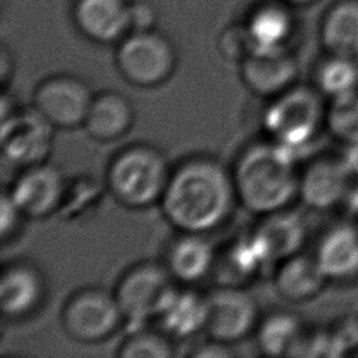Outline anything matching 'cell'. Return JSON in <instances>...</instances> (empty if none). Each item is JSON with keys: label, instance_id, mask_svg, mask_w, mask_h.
<instances>
[{"label": "cell", "instance_id": "cell-1", "mask_svg": "<svg viewBox=\"0 0 358 358\" xmlns=\"http://www.w3.org/2000/svg\"><path fill=\"white\" fill-rule=\"evenodd\" d=\"M236 203L232 172L213 157L194 155L172 168L159 207L179 232L208 234L228 220Z\"/></svg>", "mask_w": 358, "mask_h": 358}, {"label": "cell", "instance_id": "cell-2", "mask_svg": "<svg viewBox=\"0 0 358 358\" xmlns=\"http://www.w3.org/2000/svg\"><path fill=\"white\" fill-rule=\"evenodd\" d=\"M298 157L268 138L246 145L231 169L238 203L259 217L288 208L299 189Z\"/></svg>", "mask_w": 358, "mask_h": 358}, {"label": "cell", "instance_id": "cell-3", "mask_svg": "<svg viewBox=\"0 0 358 358\" xmlns=\"http://www.w3.org/2000/svg\"><path fill=\"white\" fill-rule=\"evenodd\" d=\"M171 173L168 158L158 147L136 143L110 158L105 172V185L120 206L144 210L159 204Z\"/></svg>", "mask_w": 358, "mask_h": 358}, {"label": "cell", "instance_id": "cell-4", "mask_svg": "<svg viewBox=\"0 0 358 358\" xmlns=\"http://www.w3.org/2000/svg\"><path fill=\"white\" fill-rule=\"evenodd\" d=\"M324 116L326 106L322 94L315 87L294 84L267 99L262 113V126L268 140L301 155L324 124Z\"/></svg>", "mask_w": 358, "mask_h": 358}, {"label": "cell", "instance_id": "cell-5", "mask_svg": "<svg viewBox=\"0 0 358 358\" xmlns=\"http://www.w3.org/2000/svg\"><path fill=\"white\" fill-rule=\"evenodd\" d=\"M115 62L124 81L138 88H154L171 78L178 57L172 42L152 29L127 34L117 43Z\"/></svg>", "mask_w": 358, "mask_h": 358}, {"label": "cell", "instance_id": "cell-6", "mask_svg": "<svg viewBox=\"0 0 358 358\" xmlns=\"http://www.w3.org/2000/svg\"><path fill=\"white\" fill-rule=\"evenodd\" d=\"M176 280L165 264L141 262L127 268L113 289L126 323L157 319L176 291Z\"/></svg>", "mask_w": 358, "mask_h": 358}, {"label": "cell", "instance_id": "cell-7", "mask_svg": "<svg viewBox=\"0 0 358 358\" xmlns=\"http://www.w3.org/2000/svg\"><path fill=\"white\" fill-rule=\"evenodd\" d=\"M60 320L70 338L92 344L115 334L124 323V316L113 291L102 287H85L66 299Z\"/></svg>", "mask_w": 358, "mask_h": 358}, {"label": "cell", "instance_id": "cell-8", "mask_svg": "<svg viewBox=\"0 0 358 358\" xmlns=\"http://www.w3.org/2000/svg\"><path fill=\"white\" fill-rule=\"evenodd\" d=\"M55 129L34 106L18 108L14 113L1 119L0 144L3 157L21 169L46 162L53 150Z\"/></svg>", "mask_w": 358, "mask_h": 358}, {"label": "cell", "instance_id": "cell-9", "mask_svg": "<svg viewBox=\"0 0 358 358\" xmlns=\"http://www.w3.org/2000/svg\"><path fill=\"white\" fill-rule=\"evenodd\" d=\"M94 96L83 78L55 74L36 85L32 106L56 129H76L84 126Z\"/></svg>", "mask_w": 358, "mask_h": 358}, {"label": "cell", "instance_id": "cell-10", "mask_svg": "<svg viewBox=\"0 0 358 358\" xmlns=\"http://www.w3.org/2000/svg\"><path fill=\"white\" fill-rule=\"evenodd\" d=\"M208 295V338L232 345L256 331L259 306L243 285H217Z\"/></svg>", "mask_w": 358, "mask_h": 358}, {"label": "cell", "instance_id": "cell-11", "mask_svg": "<svg viewBox=\"0 0 358 358\" xmlns=\"http://www.w3.org/2000/svg\"><path fill=\"white\" fill-rule=\"evenodd\" d=\"M7 192L27 218L43 220L63 207L69 185L63 172L46 161L22 168Z\"/></svg>", "mask_w": 358, "mask_h": 358}, {"label": "cell", "instance_id": "cell-12", "mask_svg": "<svg viewBox=\"0 0 358 358\" xmlns=\"http://www.w3.org/2000/svg\"><path fill=\"white\" fill-rule=\"evenodd\" d=\"M46 296V280L39 267L17 260L3 267L0 274V310L8 320L34 315Z\"/></svg>", "mask_w": 358, "mask_h": 358}, {"label": "cell", "instance_id": "cell-13", "mask_svg": "<svg viewBox=\"0 0 358 358\" xmlns=\"http://www.w3.org/2000/svg\"><path fill=\"white\" fill-rule=\"evenodd\" d=\"M352 178L343 158H315L299 172L298 196L312 210H330L343 203Z\"/></svg>", "mask_w": 358, "mask_h": 358}, {"label": "cell", "instance_id": "cell-14", "mask_svg": "<svg viewBox=\"0 0 358 358\" xmlns=\"http://www.w3.org/2000/svg\"><path fill=\"white\" fill-rule=\"evenodd\" d=\"M267 267L301 252L306 241V225L302 217L288 208L262 215L250 231Z\"/></svg>", "mask_w": 358, "mask_h": 358}, {"label": "cell", "instance_id": "cell-15", "mask_svg": "<svg viewBox=\"0 0 358 358\" xmlns=\"http://www.w3.org/2000/svg\"><path fill=\"white\" fill-rule=\"evenodd\" d=\"M239 73L250 92L270 99L296 84L298 62L289 49L252 52L239 63Z\"/></svg>", "mask_w": 358, "mask_h": 358}, {"label": "cell", "instance_id": "cell-16", "mask_svg": "<svg viewBox=\"0 0 358 358\" xmlns=\"http://www.w3.org/2000/svg\"><path fill=\"white\" fill-rule=\"evenodd\" d=\"M129 3L127 0H76L74 24L95 43H119L130 31Z\"/></svg>", "mask_w": 358, "mask_h": 358}, {"label": "cell", "instance_id": "cell-17", "mask_svg": "<svg viewBox=\"0 0 358 358\" xmlns=\"http://www.w3.org/2000/svg\"><path fill=\"white\" fill-rule=\"evenodd\" d=\"M217 252L206 234L179 232L169 243L165 267L182 284H194L213 274Z\"/></svg>", "mask_w": 358, "mask_h": 358}, {"label": "cell", "instance_id": "cell-18", "mask_svg": "<svg viewBox=\"0 0 358 358\" xmlns=\"http://www.w3.org/2000/svg\"><path fill=\"white\" fill-rule=\"evenodd\" d=\"M208 295L189 288H176L157 320L172 340H186L201 330L208 320Z\"/></svg>", "mask_w": 358, "mask_h": 358}, {"label": "cell", "instance_id": "cell-19", "mask_svg": "<svg viewBox=\"0 0 358 358\" xmlns=\"http://www.w3.org/2000/svg\"><path fill=\"white\" fill-rule=\"evenodd\" d=\"M291 6L278 1L260 4L252 11L246 24L253 52L285 50L295 31V18Z\"/></svg>", "mask_w": 358, "mask_h": 358}, {"label": "cell", "instance_id": "cell-20", "mask_svg": "<svg viewBox=\"0 0 358 358\" xmlns=\"http://www.w3.org/2000/svg\"><path fill=\"white\" fill-rule=\"evenodd\" d=\"M134 123L130 99L116 91H103L94 96L84 129L96 141H115L123 137Z\"/></svg>", "mask_w": 358, "mask_h": 358}, {"label": "cell", "instance_id": "cell-21", "mask_svg": "<svg viewBox=\"0 0 358 358\" xmlns=\"http://www.w3.org/2000/svg\"><path fill=\"white\" fill-rule=\"evenodd\" d=\"M327 277L319 267L315 256L301 252L282 260L274 270V287L281 298L289 302H306L315 298L324 287Z\"/></svg>", "mask_w": 358, "mask_h": 358}, {"label": "cell", "instance_id": "cell-22", "mask_svg": "<svg viewBox=\"0 0 358 358\" xmlns=\"http://www.w3.org/2000/svg\"><path fill=\"white\" fill-rule=\"evenodd\" d=\"M319 41L327 55L358 59V0H336L326 8Z\"/></svg>", "mask_w": 358, "mask_h": 358}, {"label": "cell", "instance_id": "cell-23", "mask_svg": "<svg viewBox=\"0 0 358 358\" xmlns=\"http://www.w3.org/2000/svg\"><path fill=\"white\" fill-rule=\"evenodd\" d=\"M315 259L327 280H344L358 273V228L344 224L329 229L317 243Z\"/></svg>", "mask_w": 358, "mask_h": 358}, {"label": "cell", "instance_id": "cell-24", "mask_svg": "<svg viewBox=\"0 0 358 358\" xmlns=\"http://www.w3.org/2000/svg\"><path fill=\"white\" fill-rule=\"evenodd\" d=\"M266 263L253 242L250 232L235 239L224 252L217 253L214 271L221 280L218 285H243L245 281L256 277Z\"/></svg>", "mask_w": 358, "mask_h": 358}, {"label": "cell", "instance_id": "cell-25", "mask_svg": "<svg viewBox=\"0 0 358 358\" xmlns=\"http://www.w3.org/2000/svg\"><path fill=\"white\" fill-rule=\"evenodd\" d=\"M256 344L267 357L292 355L303 330L301 319L292 312L277 310L260 319L256 327Z\"/></svg>", "mask_w": 358, "mask_h": 358}, {"label": "cell", "instance_id": "cell-26", "mask_svg": "<svg viewBox=\"0 0 358 358\" xmlns=\"http://www.w3.org/2000/svg\"><path fill=\"white\" fill-rule=\"evenodd\" d=\"M327 55V53H326ZM315 88L331 98L358 90V59L327 55L315 69Z\"/></svg>", "mask_w": 358, "mask_h": 358}, {"label": "cell", "instance_id": "cell-27", "mask_svg": "<svg viewBox=\"0 0 358 358\" xmlns=\"http://www.w3.org/2000/svg\"><path fill=\"white\" fill-rule=\"evenodd\" d=\"M324 124L345 145L358 143V90L330 99Z\"/></svg>", "mask_w": 358, "mask_h": 358}, {"label": "cell", "instance_id": "cell-28", "mask_svg": "<svg viewBox=\"0 0 358 358\" xmlns=\"http://www.w3.org/2000/svg\"><path fill=\"white\" fill-rule=\"evenodd\" d=\"M122 358H171L176 355L173 340L162 330L133 329L117 348Z\"/></svg>", "mask_w": 358, "mask_h": 358}, {"label": "cell", "instance_id": "cell-29", "mask_svg": "<svg viewBox=\"0 0 358 358\" xmlns=\"http://www.w3.org/2000/svg\"><path fill=\"white\" fill-rule=\"evenodd\" d=\"M217 46L225 60L242 63L253 52L246 24H231L225 27L218 36Z\"/></svg>", "mask_w": 358, "mask_h": 358}, {"label": "cell", "instance_id": "cell-30", "mask_svg": "<svg viewBox=\"0 0 358 358\" xmlns=\"http://www.w3.org/2000/svg\"><path fill=\"white\" fill-rule=\"evenodd\" d=\"M25 218L27 217L15 204L10 193L3 190L0 199V235L3 243L11 241L20 232Z\"/></svg>", "mask_w": 358, "mask_h": 358}, {"label": "cell", "instance_id": "cell-31", "mask_svg": "<svg viewBox=\"0 0 358 358\" xmlns=\"http://www.w3.org/2000/svg\"><path fill=\"white\" fill-rule=\"evenodd\" d=\"M157 11L155 8L141 0L129 3V34L130 32H144L155 29Z\"/></svg>", "mask_w": 358, "mask_h": 358}, {"label": "cell", "instance_id": "cell-32", "mask_svg": "<svg viewBox=\"0 0 358 358\" xmlns=\"http://www.w3.org/2000/svg\"><path fill=\"white\" fill-rule=\"evenodd\" d=\"M337 341L340 343L344 354L348 350H354L358 347V320L357 319H345L333 330Z\"/></svg>", "mask_w": 358, "mask_h": 358}, {"label": "cell", "instance_id": "cell-33", "mask_svg": "<svg viewBox=\"0 0 358 358\" xmlns=\"http://www.w3.org/2000/svg\"><path fill=\"white\" fill-rule=\"evenodd\" d=\"M190 355L197 358H227V357H234L235 351L231 348L229 344L208 338L206 343L197 345L190 352Z\"/></svg>", "mask_w": 358, "mask_h": 358}, {"label": "cell", "instance_id": "cell-34", "mask_svg": "<svg viewBox=\"0 0 358 358\" xmlns=\"http://www.w3.org/2000/svg\"><path fill=\"white\" fill-rule=\"evenodd\" d=\"M13 70H14V63H13V56L10 50L7 49L6 45L1 46V56H0V80L3 88L7 87V83L13 77Z\"/></svg>", "mask_w": 358, "mask_h": 358}, {"label": "cell", "instance_id": "cell-35", "mask_svg": "<svg viewBox=\"0 0 358 358\" xmlns=\"http://www.w3.org/2000/svg\"><path fill=\"white\" fill-rule=\"evenodd\" d=\"M341 206L345 208L348 215L358 217V180H351L347 194L341 203Z\"/></svg>", "mask_w": 358, "mask_h": 358}, {"label": "cell", "instance_id": "cell-36", "mask_svg": "<svg viewBox=\"0 0 358 358\" xmlns=\"http://www.w3.org/2000/svg\"><path fill=\"white\" fill-rule=\"evenodd\" d=\"M341 158L345 162L350 172L354 176H358V143L348 144L345 148V152Z\"/></svg>", "mask_w": 358, "mask_h": 358}, {"label": "cell", "instance_id": "cell-37", "mask_svg": "<svg viewBox=\"0 0 358 358\" xmlns=\"http://www.w3.org/2000/svg\"><path fill=\"white\" fill-rule=\"evenodd\" d=\"M17 109H18V106L15 103V99L7 91V88H3V91H1V119L10 116Z\"/></svg>", "mask_w": 358, "mask_h": 358}, {"label": "cell", "instance_id": "cell-38", "mask_svg": "<svg viewBox=\"0 0 358 358\" xmlns=\"http://www.w3.org/2000/svg\"><path fill=\"white\" fill-rule=\"evenodd\" d=\"M282 1L289 4L291 7H305V6H310V4L316 3L317 0H282Z\"/></svg>", "mask_w": 358, "mask_h": 358}]
</instances>
